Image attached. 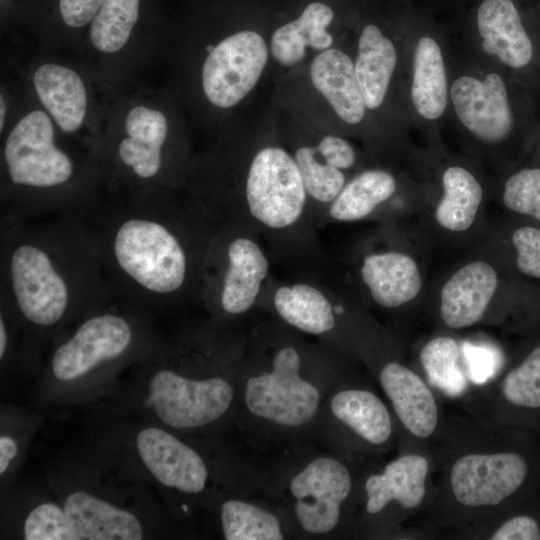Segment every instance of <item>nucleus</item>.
<instances>
[{
	"instance_id": "nucleus-20",
	"label": "nucleus",
	"mask_w": 540,
	"mask_h": 540,
	"mask_svg": "<svg viewBox=\"0 0 540 540\" xmlns=\"http://www.w3.org/2000/svg\"><path fill=\"white\" fill-rule=\"evenodd\" d=\"M477 24L486 53L512 68L529 64L532 43L511 0H484L478 9Z\"/></svg>"
},
{
	"instance_id": "nucleus-2",
	"label": "nucleus",
	"mask_w": 540,
	"mask_h": 540,
	"mask_svg": "<svg viewBox=\"0 0 540 540\" xmlns=\"http://www.w3.org/2000/svg\"><path fill=\"white\" fill-rule=\"evenodd\" d=\"M0 302L33 340L112 303L97 243L83 218H1Z\"/></svg>"
},
{
	"instance_id": "nucleus-24",
	"label": "nucleus",
	"mask_w": 540,
	"mask_h": 540,
	"mask_svg": "<svg viewBox=\"0 0 540 540\" xmlns=\"http://www.w3.org/2000/svg\"><path fill=\"white\" fill-rule=\"evenodd\" d=\"M334 12L321 2L308 4L300 17L279 27L272 35L271 53L274 59L285 66H292L306 55V47L327 50L333 37L326 28L332 22Z\"/></svg>"
},
{
	"instance_id": "nucleus-33",
	"label": "nucleus",
	"mask_w": 540,
	"mask_h": 540,
	"mask_svg": "<svg viewBox=\"0 0 540 540\" xmlns=\"http://www.w3.org/2000/svg\"><path fill=\"white\" fill-rule=\"evenodd\" d=\"M221 524L227 540H281L279 520L253 504L229 500L221 507Z\"/></svg>"
},
{
	"instance_id": "nucleus-15",
	"label": "nucleus",
	"mask_w": 540,
	"mask_h": 540,
	"mask_svg": "<svg viewBox=\"0 0 540 540\" xmlns=\"http://www.w3.org/2000/svg\"><path fill=\"white\" fill-rule=\"evenodd\" d=\"M125 132L127 136L115 148V161L131 181L139 186L146 184L147 195H151L149 185L153 183L157 188L165 168L166 117L158 110L136 106L126 116Z\"/></svg>"
},
{
	"instance_id": "nucleus-22",
	"label": "nucleus",
	"mask_w": 540,
	"mask_h": 540,
	"mask_svg": "<svg viewBox=\"0 0 540 540\" xmlns=\"http://www.w3.org/2000/svg\"><path fill=\"white\" fill-rule=\"evenodd\" d=\"M361 276L373 300L385 308H395L411 301L422 285L416 262L398 252L366 256Z\"/></svg>"
},
{
	"instance_id": "nucleus-13",
	"label": "nucleus",
	"mask_w": 540,
	"mask_h": 540,
	"mask_svg": "<svg viewBox=\"0 0 540 540\" xmlns=\"http://www.w3.org/2000/svg\"><path fill=\"white\" fill-rule=\"evenodd\" d=\"M135 444L143 465L161 485L187 494L204 489L208 472L203 459L168 431L145 427L137 433Z\"/></svg>"
},
{
	"instance_id": "nucleus-5",
	"label": "nucleus",
	"mask_w": 540,
	"mask_h": 540,
	"mask_svg": "<svg viewBox=\"0 0 540 540\" xmlns=\"http://www.w3.org/2000/svg\"><path fill=\"white\" fill-rule=\"evenodd\" d=\"M533 468L529 455L519 448L477 446L459 451L443 477L448 508L472 517L510 504L528 487Z\"/></svg>"
},
{
	"instance_id": "nucleus-18",
	"label": "nucleus",
	"mask_w": 540,
	"mask_h": 540,
	"mask_svg": "<svg viewBox=\"0 0 540 540\" xmlns=\"http://www.w3.org/2000/svg\"><path fill=\"white\" fill-rule=\"evenodd\" d=\"M497 274L484 261L456 271L441 289L440 316L450 328H468L479 322L497 288Z\"/></svg>"
},
{
	"instance_id": "nucleus-1",
	"label": "nucleus",
	"mask_w": 540,
	"mask_h": 540,
	"mask_svg": "<svg viewBox=\"0 0 540 540\" xmlns=\"http://www.w3.org/2000/svg\"><path fill=\"white\" fill-rule=\"evenodd\" d=\"M195 214L156 194L99 202L83 218L114 304L149 319L201 290L212 236Z\"/></svg>"
},
{
	"instance_id": "nucleus-36",
	"label": "nucleus",
	"mask_w": 540,
	"mask_h": 540,
	"mask_svg": "<svg viewBox=\"0 0 540 540\" xmlns=\"http://www.w3.org/2000/svg\"><path fill=\"white\" fill-rule=\"evenodd\" d=\"M517 251V267L529 276L540 279V229L521 227L512 235Z\"/></svg>"
},
{
	"instance_id": "nucleus-17",
	"label": "nucleus",
	"mask_w": 540,
	"mask_h": 540,
	"mask_svg": "<svg viewBox=\"0 0 540 540\" xmlns=\"http://www.w3.org/2000/svg\"><path fill=\"white\" fill-rule=\"evenodd\" d=\"M380 385L405 430L427 440L439 427V407L429 384L407 366L389 362L379 373Z\"/></svg>"
},
{
	"instance_id": "nucleus-4",
	"label": "nucleus",
	"mask_w": 540,
	"mask_h": 540,
	"mask_svg": "<svg viewBox=\"0 0 540 540\" xmlns=\"http://www.w3.org/2000/svg\"><path fill=\"white\" fill-rule=\"evenodd\" d=\"M48 371L58 382H74L91 374L144 358L157 343L148 319L113 302L79 319L56 339Z\"/></svg>"
},
{
	"instance_id": "nucleus-25",
	"label": "nucleus",
	"mask_w": 540,
	"mask_h": 540,
	"mask_svg": "<svg viewBox=\"0 0 540 540\" xmlns=\"http://www.w3.org/2000/svg\"><path fill=\"white\" fill-rule=\"evenodd\" d=\"M397 62L390 39L373 24L362 30L358 41L355 73L366 108H378L384 101Z\"/></svg>"
},
{
	"instance_id": "nucleus-21",
	"label": "nucleus",
	"mask_w": 540,
	"mask_h": 540,
	"mask_svg": "<svg viewBox=\"0 0 540 540\" xmlns=\"http://www.w3.org/2000/svg\"><path fill=\"white\" fill-rule=\"evenodd\" d=\"M310 77L313 86L346 123L357 124L366 105L350 57L335 48L319 53L312 61Z\"/></svg>"
},
{
	"instance_id": "nucleus-27",
	"label": "nucleus",
	"mask_w": 540,
	"mask_h": 540,
	"mask_svg": "<svg viewBox=\"0 0 540 540\" xmlns=\"http://www.w3.org/2000/svg\"><path fill=\"white\" fill-rule=\"evenodd\" d=\"M411 98L417 112L426 119L439 118L447 105V80L441 49L431 37L416 45Z\"/></svg>"
},
{
	"instance_id": "nucleus-34",
	"label": "nucleus",
	"mask_w": 540,
	"mask_h": 540,
	"mask_svg": "<svg viewBox=\"0 0 540 540\" xmlns=\"http://www.w3.org/2000/svg\"><path fill=\"white\" fill-rule=\"evenodd\" d=\"M307 194L321 203L332 202L344 187L341 170L329 165L315 147L302 146L294 155Z\"/></svg>"
},
{
	"instance_id": "nucleus-28",
	"label": "nucleus",
	"mask_w": 540,
	"mask_h": 540,
	"mask_svg": "<svg viewBox=\"0 0 540 540\" xmlns=\"http://www.w3.org/2000/svg\"><path fill=\"white\" fill-rule=\"evenodd\" d=\"M273 304L279 316L291 326L310 334H323L335 325L334 310L327 297L308 284L278 288Z\"/></svg>"
},
{
	"instance_id": "nucleus-42",
	"label": "nucleus",
	"mask_w": 540,
	"mask_h": 540,
	"mask_svg": "<svg viewBox=\"0 0 540 540\" xmlns=\"http://www.w3.org/2000/svg\"><path fill=\"white\" fill-rule=\"evenodd\" d=\"M0 111H1V115H0V129H1V131H2L3 125H4V118H5V102H4L3 96H1V99H0Z\"/></svg>"
},
{
	"instance_id": "nucleus-35",
	"label": "nucleus",
	"mask_w": 540,
	"mask_h": 540,
	"mask_svg": "<svg viewBox=\"0 0 540 540\" xmlns=\"http://www.w3.org/2000/svg\"><path fill=\"white\" fill-rule=\"evenodd\" d=\"M503 202L508 209L540 221V168L512 175L505 184Z\"/></svg>"
},
{
	"instance_id": "nucleus-8",
	"label": "nucleus",
	"mask_w": 540,
	"mask_h": 540,
	"mask_svg": "<svg viewBox=\"0 0 540 540\" xmlns=\"http://www.w3.org/2000/svg\"><path fill=\"white\" fill-rule=\"evenodd\" d=\"M268 270L264 252L252 239L212 237L201 291L224 313L241 314L255 303Z\"/></svg>"
},
{
	"instance_id": "nucleus-7",
	"label": "nucleus",
	"mask_w": 540,
	"mask_h": 540,
	"mask_svg": "<svg viewBox=\"0 0 540 540\" xmlns=\"http://www.w3.org/2000/svg\"><path fill=\"white\" fill-rule=\"evenodd\" d=\"M143 536L134 513L83 490L69 493L62 506L38 504L23 523L27 540H139Z\"/></svg>"
},
{
	"instance_id": "nucleus-30",
	"label": "nucleus",
	"mask_w": 540,
	"mask_h": 540,
	"mask_svg": "<svg viewBox=\"0 0 540 540\" xmlns=\"http://www.w3.org/2000/svg\"><path fill=\"white\" fill-rule=\"evenodd\" d=\"M396 190L394 177L383 170H368L350 181L331 202L329 215L337 221H356L368 216Z\"/></svg>"
},
{
	"instance_id": "nucleus-9",
	"label": "nucleus",
	"mask_w": 540,
	"mask_h": 540,
	"mask_svg": "<svg viewBox=\"0 0 540 540\" xmlns=\"http://www.w3.org/2000/svg\"><path fill=\"white\" fill-rule=\"evenodd\" d=\"M251 216L271 229H284L301 217L307 191L295 159L279 147H265L254 156L246 178Z\"/></svg>"
},
{
	"instance_id": "nucleus-12",
	"label": "nucleus",
	"mask_w": 540,
	"mask_h": 540,
	"mask_svg": "<svg viewBox=\"0 0 540 540\" xmlns=\"http://www.w3.org/2000/svg\"><path fill=\"white\" fill-rule=\"evenodd\" d=\"M351 487V474L338 460L318 457L311 461L290 482L301 527L311 534L333 530L339 522L341 505L348 498Z\"/></svg>"
},
{
	"instance_id": "nucleus-38",
	"label": "nucleus",
	"mask_w": 540,
	"mask_h": 540,
	"mask_svg": "<svg viewBox=\"0 0 540 540\" xmlns=\"http://www.w3.org/2000/svg\"><path fill=\"white\" fill-rule=\"evenodd\" d=\"M319 156L329 165L342 170L355 162V152L351 145L338 136L327 135L315 147Z\"/></svg>"
},
{
	"instance_id": "nucleus-11",
	"label": "nucleus",
	"mask_w": 540,
	"mask_h": 540,
	"mask_svg": "<svg viewBox=\"0 0 540 540\" xmlns=\"http://www.w3.org/2000/svg\"><path fill=\"white\" fill-rule=\"evenodd\" d=\"M267 59V44L255 31L243 30L224 38L203 64L205 96L217 107L234 106L255 87Z\"/></svg>"
},
{
	"instance_id": "nucleus-39",
	"label": "nucleus",
	"mask_w": 540,
	"mask_h": 540,
	"mask_svg": "<svg viewBox=\"0 0 540 540\" xmlns=\"http://www.w3.org/2000/svg\"><path fill=\"white\" fill-rule=\"evenodd\" d=\"M468 374L473 385H482L495 375L493 354L471 345L462 346Z\"/></svg>"
},
{
	"instance_id": "nucleus-29",
	"label": "nucleus",
	"mask_w": 540,
	"mask_h": 540,
	"mask_svg": "<svg viewBox=\"0 0 540 540\" xmlns=\"http://www.w3.org/2000/svg\"><path fill=\"white\" fill-rule=\"evenodd\" d=\"M419 357L428 383L445 395L459 396L470 388L463 350L454 338H433L422 348Z\"/></svg>"
},
{
	"instance_id": "nucleus-16",
	"label": "nucleus",
	"mask_w": 540,
	"mask_h": 540,
	"mask_svg": "<svg viewBox=\"0 0 540 540\" xmlns=\"http://www.w3.org/2000/svg\"><path fill=\"white\" fill-rule=\"evenodd\" d=\"M482 386L478 400L490 421L511 426L518 424L520 417L525 420L540 415V346L495 381Z\"/></svg>"
},
{
	"instance_id": "nucleus-23",
	"label": "nucleus",
	"mask_w": 540,
	"mask_h": 540,
	"mask_svg": "<svg viewBox=\"0 0 540 540\" xmlns=\"http://www.w3.org/2000/svg\"><path fill=\"white\" fill-rule=\"evenodd\" d=\"M37 96L57 125L66 133L81 126L87 106L86 89L71 68L47 63L34 74Z\"/></svg>"
},
{
	"instance_id": "nucleus-26",
	"label": "nucleus",
	"mask_w": 540,
	"mask_h": 540,
	"mask_svg": "<svg viewBox=\"0 0 540 540\" xmlns=\"http://www.w3.org/2000/svg\"><path fill=\"white\" fill-rule=\"evenodd\" d=\"M331 411L340 422L372 445H382L392 435V420L388 408L371 391L342 390L331 400Z\"/></svg>"
},
{
	"instance_id": "nucleus-41",
	"label": "nucleus",
	"mask_w": 540,
	"mask_h": 540,
	"mask_svg": "<svg viewBox=\"0 0 540 540\" xmlns=\"http://www.w3.org/2000/svg\"><path fill=\"white\" fill-rule=\"evenodd\" d=\"M18 454L17 441L7 434L0 437V474L3 475L8 470L11 462Z\"/></svg>"
},
{
	"instance_id": "nucleus-3",
	"label": "nucleus",
	"mask_w": 540,
	"mask_h": 540,
	"mask_svg": "<svg viewBox=\"0 0 540 540\" xmlns=\"http://www.w3.org/2000/svg\"><path fill=\"white\" fill-rule=\"evenodd\" d=\"M3 157L9 191L2 198L1 218H84L98 205L71 187L77 182L76 164L55 144L52 122L43 111H32L14 126Z\"/></svg>"
},
{
	"instance_id": "nucleus-14",
	"label": "nucleus",
	"mask_w": 540,
	"mask_h": 540,
	"mask_svg": "<svg viewBox=\"0 0 540 540\" xmlns=\"http://www.w3.org/2000/svg\"><path fill=\"white\" fill-rule=\"evenodd\" d=\"M451 99L461 123L487 142L504 139L513 118L504 81L490 73L481 81L471 76L458 78L451 87Z\"/></svg>"
},
{
	"instance_id": "nucleus-31",
	"label": "nucleus",
	"mask_w": 540,
	"mask_h": 540,
	"mask_svg": "<svg viewBox=\"0 0 540 540\" xmlns=\"http://www.w3.org/2000/svg\"><path fill=\"white\" fill-rule=\"evenodd\" d=\"M444 196L439 202L435 217L450 231H465L473 223L482 200V188L466 169L449 167L443 174Z\"/></svg>"
},
{
	"instance_id": "nucleus-32",
	"label": "nucleus",
	"mask_w": 540,
	"mask_h": 540,
	"mask_svg": "<svg viewBox=\"0 0 540 540\" xmlns=\"http://www.w3.org/2000/svg\"><path fill=\"white\" fill-rule=\"evenodd\" d=\"M139 11L140 0H104L90 22L92 45L105 53L120 50L132 33Z\"/></svg>"
},
{
	"instance_id": "nucleus-6",
	"label": "nucleus",
	"mask_w": 540,
	"mask_h": 540,
	"mask_svg": "<svg viewBox=\"0 0 540 540\" xmlns=\"http://www.w3.org/2000/svg\"><path fill=\"white\" fill-rule=\"evenodd\" d=\"M144 359L149 369L144 404L162 424L194 429L216 421L229 409L233 389L225 379L178 372L156 344Z\"/></svg>"
},
{
	"instance_id": "nucleus-37",
	"label": "nucleus",
	"mask_w": 540,
	"mask_h": 540,
	"mask_svg": "<svg viewBox=\"0 0 540 540\" xmlns=\"http://www.w3.org/2000/svg\"><path fill=\"white\" fill-rule=\"evenodd\" d=\"M491 540H540V523L529 514H515L504 520L491 534Z\"/></svg>"
},
{
	"instance_id": "nucleus-40",
	"label": "nucleus",
	"mask_w": 540,
	"mask_h": 540,
	"mask_svg": "<svg viewBox=\"0 0 540 540\" xmlns=\"http://www.w3.org/2000/svg\"><path fill=\"white\" fill-rule=\"evenodd\" d=\"M104 0H59V12L66 25L82 27L93 19Z\"/></svg>"
},
{
	"instance_id": "nucleus-10",
	"label": "nucleus",
	"mask_w": 540,
	"mask_h": 540,
	"mask_svg": "<svg viewBox=\"0 0 540 540\" xmlns=\"http://www.w3.org/2000/svg\"><path fill=\"white\" fill-rule=\"evenodd\" d=\"M300 355L292 347L280 349L272 370L248 379L245 402L258 417L283 426L309 422L319 406V391L299 375Z\"/></svg>"
},
{
	"instance_id": "nucleus-19",
	"label": "nucleus",
	"mask_w": 540,
	"mask_h": 540,
	"mask_svg": "<svg viewBox=\"0 0 540 540\" xmlns=\"http://www.w3.org/2000/svg\"><path fill=\"white\" fill-rule=\"evenodd\" d=\"M430 462L420 453H406L390 461L380 474L367 478L366 510L377 514L391 502L404 510H415L427 494Z\"/></svg>"
}]
</instances>
